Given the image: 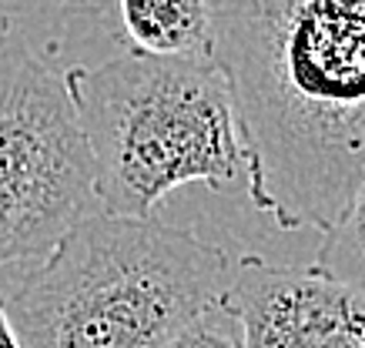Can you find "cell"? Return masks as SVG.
Segmentation results:
<instances>
[{"label":"cell","instance_id":"obj_6","mask_svg":"<svg viewBox=\"0 0 365 348\" xmlns=\"http://www.w3.org/2000/svg\"><path fill=\"white\" fill-rule=\"evenodd\" d=\"M124 41L158 57H211V0H118Z\"/></svg>","mask_w":365,"mask_h":348},{"label":"cell","instance_id":"obj_9","mask_svg":"<svg viewBox=\"0 0 365 348\" xmlns=\"http://www.w3.org/2000/svg\"><path fill=\"white\" fill-rule=\"evenodd\" d=\"M0 348H24L17 332H14V322L7 315V308H4V302H0Z\"/></svg>","mask_w":365,"mask_h":348},{"label":"cell","instance_id":"obj_1","mask_svg":"<svg viewBox=\"0 0 365 348\" xmlns=\"http://www.w3.org/2000/svg\"><path fill=\"white\" fill-rule=\"evenodd\" d=\"M245 194L282 231H325L365 181V0H211Z\"/></svg>","mask_w":365,"mask_h":348},{"label":"cell","instance_id":"obj_5","mask_svg":"<svg viewBox=\"0 0 365 348\" xmlns=\"http://www.w3.org/2000/svg\"><path fill=\"white\" fill-rule=\"evenodd\" d=\"M225 298L245 348H365V295L319 265H272L245 255Z\"/></svg>","mask_w":365,"mask_h":348},{"label":"cell","instance_id":"obj_4","mask_svg":"<svg viewBox=\"0 0 365 348\" xmlns=\"http://www.w3.org/2000/svg\"><path fill=\"white\" fill-rule=\"evenodd\" d=\"M101 211L64 74L21 44L0 54V295Z\"/></svg>","mask_w":365,"mask_h":348},{"label":"cell","instance_id":"obj_2","mask_svg":"<svg viewBox=\"0 0 365 348\" xmlns=\"http://www.w3.org/2000/svg\"><path fill=\"white\" fill-rule=\"evenodd\" d=\"M232 271L225 248L188 228L94 211L0 302L24 348H168Z\"/></svg>","mask_w":365,"mask_h":348},{"label":"cell","instance_id":"obj_3","mask_svg":"<svg viewBox=\"0 0 365 348\" xmlns=\"http://www.w3.org/2000/svg\"><path fill=\"white\" fill-rule=\"evenodd\" d=\"M64 84L94 161L101 211L148 218L178 188L245 184L232 94L211 57L124 47L101 64L67 68Z\"/></svg>","mask_w":365,"mask_h":348},{"label":"cell","instance_id":"obj_10","mask_svg":"<svg viewBox=\"0 0 365 348\" xmlns=\"http://www.w3.org/2000/svg\"><path fill=\"white\" fill-rule=\"evenodd\" d=\"M14 41V31H11V7H7V0H0V54H4V47Z\"/></svg>","mask_w":365,"mask_h":348},{"label":"cell","instance_id":"obj_7","mask_svg":"<svg viewBox=\"0 0 365 348\" xmlns=\"http://www.w3.org/2000/svg\"><path fill=\"white\" fill-rule=\"evenodd\" d=\"M315 265L365 295V181L355 188L342 214L322 231Z\"/></svg>","mask_w":365,"mask_h":348},{"label":"cell","instance_id":"obj_8","mask_svg":"<svg viewBox=\"0 0 365 348\" xmlns=\"http://www.w3.org/2000/svg\"><path fill=\"white\" fill-rule=\"evenodd\" d=\"M168 348H245L238 315H235V308L228 305L225 292L211 305H205L188 325L171 338Z\"/></svg>","mask_w":365,"mask_h":348}]
</instances>
